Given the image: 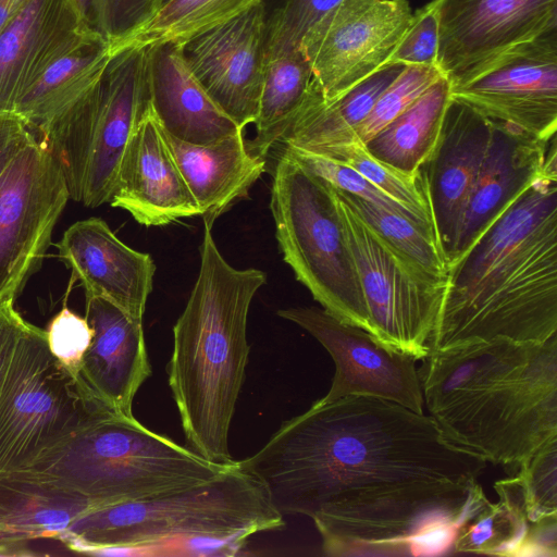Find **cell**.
Listing matches in <instances>:
<instances>
[{
    "instance_id": "6",
    "label": "cell",
    "mask_w": 557,
    "mask_h": 557,
    "mask_svg": "<svg viewBox=\"0 0 557 557\" xmlns=\"http://www.w3.org/2000/svg\"><path fill=\"white\" fill-rule=\"evenodd\" d=\"M284 525L264 485L237 460L218 476L188 488L92 508L73 522L60 542L82 554L92 546L140 545L183 535L249 539Z\"/></svg>"
},
{
    "instance_id": "14",
    "label": "cell",
    "mask_w": 557,
    "mask_h": 557,
    "mask_svg": "<svg viewBox=\"0 0 557 557\" xmlns=\"http://www.w3.org/2000/svg\"><path fill=\"white\" fill-rule=\"evenodd\" d=\"M277 314L307 331L330 354L335 372L324 404L347 396L389 400L423 412L417 359L380 343L364 330L317 307L281 309Z\"/></svg>"
},
{
    "instance_id": "40",
    "label": "cell",
    "mask_w": 557,
    "mask_h": 557,
    "mask_svg": "<svg viewBox=\"0 0 557 557\" xmlns=\"http://www.w3.org/2000/svg\"><path fill=\"white\" fill-rule=\"evenodd\" d=\"M35 137L33 129L18 114L0 111V177Z\"/></svg>"
},
{
    "instance_id": "5",
    "label": "cell",
    "mask_w": 557,
    "mask_h": 557,
    "mask_svg": "<svg viewBox=\"0 0 557 557\" xmlns=\"http://www.w3.org/2000/svg\"><path fill=\"white\" fill-rule=\"evenodd\" d=\"M235 461H211L149 430L134 414L110 410L28 468L11 474L108 505L205 483Z\"/></svg>"
},
{
    "instance_id": "12",
    "label": "cell",
    "mask_w": 557,
    "mask_h": 557,
    "mask_svg": "<svg viewBox=\"0 0 557 557\" xmlns=\"http://www.w3.org/2000/svg\"><path fill=\"white\" fill-rule=\"evenodd\" d=\"M412 17L407 0H342L326 12L299 45L323 100L386 65Z\"/></svg>"
},
{
    "instance_id": "25",
    "label": "cell",
    "mask_w": 557,
    "mask_h": 557,
    "mask_svg": "<svg viewBox=\"0 0 557 557\" xmlns=\"http://www.w3.org/2000/svg\"><path fill=\"white\" fill-rule=\"evenodd\" d=\"M99 506L102 505L33 479L0 475V544L60 541L76 519Z\"/></svg>"
},
{
    "instance_id": "17",
    "label": "cell",
    "mask_w": 557,
    "mask_h": 557,
    "mask_svg": "<svg viewBox=\"0 0 557 557\" xmlns=\"http://www.w3.org/2000/svg\"><path fill=\"white\" fill-rule=\"evenodd\" d=\"M492 134V122L450 99L438 141L420 168L438 246L451 259L462 214Z\"/></svg>"
},
{
    "instance_id": "23",
    "label": "cell",
    "mask_w": 557,
    "mask_h": 557,
    "mask_svg": "<svg viewBox=\"0 0 557 557\" xmlns=\"http://www.w3.org/2000/svg\"><path fill=\"white\" fill-rule=\"evenodd\" d=\"M148 48V83L152 110L171 136L206 145L243 131L212 100L188 66L182 45Z\"/></svg>"
},
{
    "instance_id": "8",
    "label": "cell",
    "mask_w": 557,
    "mask_h": 557,
    "mask_svg": "<svg viewBox=\"0 0 557 557\" xmlns=\"http://www.w3.org/2000/svg\"><path fill=\"white\" fill-rule=\"evenodd\" d=\"M270 209L284 261L324 310L367 332V317L332 185L281 153Z\"/></svg>"
},
{
    "instance_id": "31",
    "label": "cell",
    "mask_w": 557,
    "mask_h": 557,
    "mask_svg": "<svg viewBox=\"0 0 557 557\" xmlns=\"http://www.w3.org/2000/svg\"><path fill=\"white\" fill-rule=\"evenodd\" d=\"M262 2L263 0H168L152 18L121 47H146L161 42L183 45L196 35L225 23Z\"/></svg>"
},
{
    "instance_id": "19",
    "label": "cell",
    "mask_w": 557,
    "mask_h": 557,
    "mask_svg": "<svg viewBox=\"0 0 557 557\" xmlns=\"http://www.w3.org/2000/svg\"><path fill=\"white\" fill-rule=\"evenodd\" d=\"M57 246L85 296L103 297L143 320L156 272L149 253L128 247L100 218L75 222Z\"/></svg>"
},
{
    "instance_id": "26",
    "label": "cell",
    "mask_w": 557,
    "mask_h": 557,
    "mask_svg": "<svg viewBox=\"0 0 557 557\" xmlns=\"http://www.w3.org/2000/svg\"><path fill=\"white\" fill-rule=\"evenodd\" d=\"M405 66L388 63L331 101L323 100L312 82L304 104L281 143L315 151L350 141L355 129Z\"/></svg>"
},
{
    "instance_id": "4",
    "label": "cell",
    "mask_w": 557,
    "mask_h": 557,
    "mask_svg": "<svg viewBox=\"0 0 557 557\" xmlns=\"http://www.w3.org/2000/svg\"><path fill=\"white\" fill-rule=\"evenodd\" d=\"M212 227L203 223L198 276L173 326L168 382L188 447L227 463L233 461L228 435L250 351L248 312L267 274L231 265Z\"/></svg>"
},
{
    "instance_id": "35",
    "label": "cell",
    "mask_w": 557,
    "mask_h": 557,
    "mask_svg": "<svg viewBox=\"0 0 557 557\" xmlns=\"http://www.w3.org/2000/svg\"><path fill=\"white\" fill-rule=\"evenodd\" d=\"M516 473L529 524L557 520V440L542 447Z\"/></svg>"
},
{
    "instance_id": "16",
    "label": "cell",
    "mask_w": 557,
    "mask_h": 557,
    "mask_svg": "<svg viewBox=\"0 0 557 557\" xmlns=\"http://www.w3.org/2000/svg\"><path fill=\"white\" fill-rule=\"evenodd\" d=\"M263 2L182 45L212 100L242 129L255 123L267 57Z\"/></svg>"
},
{
    "instance_id": "44",
    "label": "cell",
    "mask_w": 557,
    "mask_h": 557,
    "mask_svg": "<svg viewBox=\"0 0 557 557\" xmlns=\"http://www.w3.org/2000/svg\"><path fill=\"white\" fill-rule=\"evenodd\" d=\"M165 1H168V0H163V3H164ZM163 3H162V4H163Z\"/></svg>"
},
{
    "instance_id": "30",
    "label": "cell",
    "mask_w": 557,
    "mask_h": 557,
    "mask_svg": "<svg viewBox=\"0 0 557 557\" xmlns=\"http://www.w3.org/2000/svg\"><path fill=\"white\" fill-rule=\"evenodd\" d=\"M499 499H486L459 525L451 554L519 556L527 537L521 482L517 473L494 484Z\"/></svg>"
},
{
    "instance_id": "1",
    "label": "cell",
    "mask_w": 557,
    "mask_h": 557,
    "mask_svg": "<svg viewBox=\"0 0 557 557\" xmlns=\"http://www.w3.org/2000/svg\"><path fill=\"white\" fill-rule=\"evenodd\" d=\"M238 465L280 513L310 517L334 557L451 554L486 497L482 456L430 416L367 396L313 403Z\"/></svg>"
},
{
    "instance_id": "3",
    "label": "cell",
    "mask_w": 557,
    "mask_h": 557,
    "mask_svg": "<svg viewBox=\"0 0 557 557\" xmlns=\"http://www.w3.org/2000/svg\"><path fill=\"white\" fill-rule=\"evenodd\" d=\"M418 368L429 416L453 443L517 468L557 440V335L430 351Z\"/></svg>"
},
{
    "instance_id": "33",
    "label": "cell",
    "mask_w": 557,
    "mask_h": 557,
    "mask_svg": "<svg viewBox=\"0 0 557 557\" xmlns=\"http://www.w3.org/2000/svg\"><path fill=\"white\" fill-rule=\"evenodd\" d=\"M314 152L356 170L433 228L428 196L420 171L417 175L400 173L379 161L367 150L364 145L358 141L329 146Z\"/></svg>"
},
{
    "instance_id": "10",
    "label": "cell",
    "mask_w": 557,
    "mask_h": 557,
    "mask_svg": "<svg viewBox=\"0 0 557 557\" xmlns=\"http://www.w3.org/2000/svg\"><path fill=\"white\" fill-rule=\"evenodd\" d=\"M332 187L358 276L367 332L385 346L421 360L429 354L446 275L429 272L394 248Z\"/></svg>"
},
{
    "instance_id": "11",
    "label": "cell",
    "mask_w": 557,
    "mask_h": 557,
    "mask_svg": "<svg viewBox=\"0 0 557 557\" xmlns=\"http://www.w3.org/2000/svg\"><path fill=\"white\" fill-rule=\"evenodd\" d=\"M70 199L60 165L36 136L0 177V301L40 267Z\"/></svg>"
},
{
    "instance_id": "2",
    "label": "cell",
    "mask_w": 557,
    "mask_h": 557,
    "mask_svg": "<svg viewBox=\"0 0 557 557\" xmlns=\"http://www.w3.org/2000/svg\"><path fill=\"white\" fill-rule=\"evenodd\" d=\"M557 335V160L448 263L429 352Z\"/></svg>"
},
{
    "instance_id": "42",
    "label": "cell",
    "mask_w": 557,
    "mask_h": 557,
    "mask_svg": "<svg viewBox=\"0 0 557 557\" xmlns=\"http://www.w3.org/2000/svg\"><path fill=\"white\" fill-rule=\"evenodd\" d=\"M99 1L71 0L83 25L90 32L99 34Z\"/></svg>"
},
{
    "instance_id": "21",
    "label": "cell",
    "mask_w": 557,
    "mask_h": 557,
    "mask_svg": "<svg viewBox=\"0 0 557 557\" xmlns=\"http://www.w3.org/2000/svg\"><path fill=\"white\" fill-rule=\"evenodd\" d=\"M89 34L71 0H28L0 34V111L14 112L45 70Z\"/></svg>"
},
{
    "instance_id": "20",
    "label": "cell",
    "mask_w": 557,
    "mask_h": 557,
    "mask_svg": "<svg viewBox=\"0 0 557 557\" xmlns=\"http://www.w3.org/2000/svg\"><path fill=\"white\" fill-rule=\"evenodd\" d=\"M85 318L94 334L78 376L103 406L133 416L134 398L151 375L143 320L100 296H86Z\"/></svg>"
},
{
    "instance_id": "34",
    "label": "cell",
    "mask_w": 557,
    "mask_h": 557,
    "mask_svg": "<svg viewBox=\"0 0 557 557\" xmlns=\"http://www.w3.org/2000/svg\"><path fill=\"white\" fill-rule=\"evenodd\" d=\"M441 76L436 66L406 65L383 91L368 116L358 125L350 141L364 145L391 121L405 111Z\"/></svg>"
},
{
    "instance_id": "32",
    "label": "cell",
    "mask_w": 557,
    "mask_h": 557,
    "mask_svg": "<svg viewBox=\"0 0 557 557\" xmlns=\"http://www.w3.org/2000/svg\"><path fill=\"white\" fill-rule=\"evenodd\" d=\"M339 190V189H338ZM382 238L431 273L446 275L447 261L431 226L339 190Z\"/></svg>"
},
{
    "instance_id": "15",
    "label": "cell",
    "mask_w": 557,
    "mask_h": 557,
    "mask_svg": "<svg viewBox=\"0 0 557 557\" xmlns=\"http://www.w3.org/2000/svg\"><path fill=\"white\" fill-rule=\"evenodd\" d=\"M438 44L435 65L461 84L499 54L557 27V0H432Z\"/></svg>"
},
{
    "instance_id": "27",
    "label": "cell",
    "mask_w": 557,
    "mask_h": 557,
    "mask_svg": "<svg viewBox=\"0 0 557 557\" xmlns=\"http://www.w3.org/2000/svg\"><path fill=\"white\" fill-rule=\"evenodd\" d=\"M110 57V45L100 35L89 34L45 70L14 112L34 133L39 132L100 77Z\"/></svg>"
},
{
    "instance_id": "22",
    "label": "cell",
    "mask_w": 557,
    "mask_h": 557,
    "mask_svg": "<svg viewBox=\"0 0 557 557\" xmlns=\"http://www.w3.org/2000/svg\"><path fill=\"white\" fill-rule=\"evenodd\" d=\"M555 160L556 136L541 140L510 125L492 122L487 149L469 195L449 262L469 246L476 234L527 184Z\"/></svg>"
},
{
    "instance_id": "18",
    "label": "cell",
    "mask_w": 557,
    "mask_h": 557,
    "mask_svg": "<svg viewBox=\"0 0 557 557\" xmlns=\"http://www.w3.org/2000/svg\"><path fill=\"white\" fill-rule=\"evenodd\" d=\"M109 203L147 227L201 215L151 102L125 148Z\"/></svg>"
},
{
    "instance_id": "39",
    "label": "cell",
    "mask_w": 557,
    "mask_h": 557,
    "mask_svg": "<svg viewBox=\"0 0 557 557\" xmlns=\"http://www.w3.org/2000/svg\"><path fill=\"white\" fill-rule=\"evenodd\" d=\"M438 44L437 16L433 1L413 12L412 21L388 63L435 65Z\"/></svg>"
},
{
    "instance_id": "29",
    "label": "cell",
    "mask_w": 557,
    "mask_h": 557,
    "mask_svg": "<svg viewBox=\"0 0 557 557\" xmlns=\"http://www.w3.org/2000/svg\"><path fill=\"white\" fill-rule=\"evenodd\" d=\"M313 82L300 49L267 54L256 134L246 144L255 157L264 159L281 143L304 104Z\"/></svg>"
},
{
    "instance_id": "36",
    "label": "cell",
    "mask_w": 557,
    "mask_h": 557,
    "mask_svg": "<svg viewBox=\"0 0 557 557\" xmlns=\"http://www.w3.org/2000/svg\"><path fill=\"white\" fill-rule=\"evenodd\" d=\"M342 0H276L265 10L267 54L299 49L307 30Z\"/></svg>"
},
{
    "instance_id": "13",
    "label": "cell",
    "mask_w": 557,
    "mask_h": 557,
    "mask_svg": "<svg viewBox=\"0 0 557 557\" xmlns=\"http://www.w3.org/2000/svg\"><path fill=\"white\" fill-rule=\"evenodd\" d=\"M453 99L492 122L547 140L557 131V27L521 42L468 81L450 85Z\"/></svg>"
},
{
    "instance_id": "28",
    "label": "cell",
    "mask_w": 557,
    "mask_h": 557,
    "mask_svg": "<svg viewBox=\"0 0 557 557\" xmlns=\"http://www.w3.org/2000/svg\"><path fill=\"white\" fill-rule=\"evenodd\" d=\"M450 99V82L441 76L364 147L394 170L417 175L438 141Z\"/></svg>"
},
{
    "instance_id": "38",
    "label": "cell",
    "mask_w": 557,
    "mask_h": 557,
    "mask_svg": "<svg viewBox=\"0 0 557 557\" xmlns=\"http://www.w3.org/2000/svg\"><path fill=\"white\" fill-rule=\"evenodd\" d=\"M162 3L163 0H100L99 34L111 52L148 23Z\"/></svg>"
},
{
    "instance_id": "43",
    "label": "cell",
    "mask_w": 557,
    "mask_h": 557,
    "mask_svg": "<svg viewBox=\"0 0 557 557\" xmlns=\"http://www.w3.org/2000/svg\"><path fill=\"white\" fill-rule=\"evenodd\" d=\"M28 0H0V34Z\"/></svg>"
},
{
    "instance_id": "7",
    "label": "cell",
    "mask_w": 557,
    "mask_h": 557,
    "mask_svg": "<svg viewBox=\"0 0 557 557\" xmlns=\"http://www.w3.org/2000/svg\"><path fill=\"white\" fill-rule=\"evenodd\" d=\"M150 107L148 48L111 52L100 77L38 134L63 173L69 197L110 202L125 148Z\"/></svg>"
},
{
    "instance_id": "41",
    "label": "cell",
    "mask_w": 557,
    "mask_h": 557,
    "mask_svg": "<svg viewBox=\"0 0 557 557\" xmlns=\"http://www.w3.org/2000/svg\"><path fill=\"white\" fill-rule=\"evenodd\" d=\"M25 323L26 320L14 308V299L0 301V396Z\"/></svg>"
},
{
    "instance_id": "24",
    "label": "cell",
    "mask_w": 557,
    "mask_h": 557,
    "mask_svg": "<svg viewBox=\"0 0 557 557\" xmlns=\"http://www.w3.org/2000/svg\"><path fill=\"white\" fill-rule=\"evenodd\" d=\"M165 135L203 222L211 226L264 172V159L248 152L243 131L206 145Z\"/></svg>"
},
{
    "instance_id": "37",
    "label": "cell",
    "mask_w": 557,
    "mask_h": 557,
    "mask_svg": "<svg viewBox=\"0 0 557 557\" xmlns=\"http://www.w3.org/2000/svg\"><path fill=\"white\" fill-rule=\"evenodd\" d=\"M45 332L51 355L66 370L78 376L84 355L94 334L86 318L64 306L51 319Z\"/></svg>"
},
{
    "instance_id": "9",
    "label": "cell",
    "mask_w": 557,
    "mask_h": 557,
    "mask_svg": "<svg viewBox=\"0 0 557 557\" xmlns=\"http://www.w3.org/2000/svg\"><path fill=\"white\" fill-rule=\"evenodd\" d=\"M110 410L26 321L0 396V475L28 468Z\"/></svg>"
}]
</instances>
